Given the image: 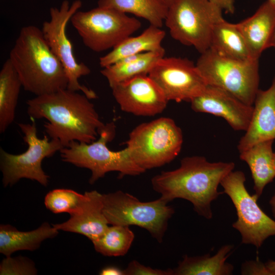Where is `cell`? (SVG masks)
<instances>
[{
    "label": "cell",
    "mask_w": 275,
    "mask_h": 275,
    "mask_svg": "<svg viewBox=\"0 0 275 275\" xmlns=\"http://www.w3.org/2000/svg\"><path fill=\"white\" fill-rule=\"evenodd\" d=\"M90 100L84 94L61 89L28 100L27 113L32 119H46L47 135L64 147L73 141L89 144L105 125Z\"/></svg>",
    "instance_id": "obj_1"
},
{
    "label": "cell",
    "mask_w": 275,
    "mask_h": 275,
    "mask_svg": "<svg viewBox=\"0 0 275 275\" xmlns=\"http://www.w3.org/2000/svg\"><path fill=\"white\" fill-rule=\"evenodd\" d=\"M234 167L232 162H211L203 156L185 157L178 168L154 176L151 184L168 203L177 198L187 200L198 215L210 219L213 215L211 204L223 193L218 191V186Z\"/></svg>",
    "instance_id": "obj_2"
},
{
    "label": "cell",
    "mask_w": 275,
    "mask_h": 275,
    "mask_svg": "<svg viewBox=\"0 0 275 275\" xmlns=\"http://www.w3.org/2000/svg\"><path fill=\"white\" fill-rule=\"evenodd\" d=\"M8 59L25 91L39 96L67 88L64 68L37 26L22 28Z\"/></svg>",
    "instance_id": "obj_3"
},
{
    "label": "cell",
    "mask_w": 275,
    "mask_h": 275,
    "mask_svg": "<svg viewBox=\"0 0 275 275\" xmlns=\"http://www.w3.org/2000/svg\"><path fill=\"white\" fill-rule=\"evenodd\" d=\"M115 133L114 122L105 124L99 131L98 140L89 144L73 141L62 148L60 151L62 159L77 167L90 170L91 184L109 172H118L119 178L145 172L146 171L134 161L127 147L118 151L108 148L107 144L113 140Z\"/></svg>",
    "instance_id": "obj_4"
},
{
    "label": "cell",
    "mask_w": 275,
    "mask_h": 275,
    "mask_svg": "<svg viewBox=\"0 0 275 275\" xmlns=\"http://www.w3.org/2000/svg\"><path fill=\"white\" fill-rule=\"evenodd\" d=\"M196 66L207 85L223 89L249 105L259 90V60H238L210 49L201 53Z\"/></svg>",
    "instance_id": "obj_5"
},
{
    "label": "cell",
    "mask_w": 275,
    "mask_h": 275,
    "mask_svg": "<svg viewBox=\"0 0 275 275\" xmlns=\"http://www.w3.org/2000/svg\"><path fill=\"white\" fill-rule=\"evenodd\" d=\"M182 143L180 127L173 119L162 117L134 128L126 147L136 163L146 171L172 161L179 154Z\"/></svg>",
    "instance_id": "obj_6"
},
{
    "label": "cell",
    "mask_w": 275,
    "mask_h": 275,
    "mask_svg": "<svg viewBox=\"0 0 275 275\" xmlns=\"http://www.w3.org/2000/svg\"><path fill=\"white\" fill-rule=\"evenodd\" d=\"M222 11L209 0H177L168 8L164 22L174 39L201 53L210 47L213 26L223 18Z\"/></svg>",
    "instance_id": "obj_7"
},
{
    "label": "cell",
    "mask_w": 275,
    "mask_h": 275,
    "mask_svg": "<svg viewBox=\"0 0 275 275\" xmlns=\"http://www.w3.org/2000/svg\"><path fill=\"white\" fill-rule=\"evenodd\" d=\"M103 213L109 224L138 226L147 230L159 243L174 213L173 208L160 198L141 202L121 190L103 194Z\"/></svg>",
    "instance_id": "obj_8"
},
{
    "label": "cell",
    "mask_w": 275,
    "mask_h": 275,
    "mask_svg": "<svg viewBox=\"0 0 275 275\" xmlns=\"http://www.w3.org/2000/svg\"><path fill=\"white\" fill-rule=\"evenodd\" d=\"M70 21L84 45L96 52L112 49L142 25L139 19L125 13L100 6L78 11Z\"/></svg>",
    "instance_id": "obj_9"
},
{
    "label": "cell",
    "mask_w": 275,
    "mask_h": 275,
    "mask_svg": "<svg viewBox=\"0 0 275 275\" xmlns=\"http://www.w3.org/2000/svg\"><path fill=\"white\" fill-rule=\"evenodd\" d=\"M18 126L24 134L23 139L28 148L19 154H11L1 148L0 166L4 186H12L20 179L26 178L46 186L49 176L43 170L42 162L44 158L60 151L64 146L59 140L50 141L45 135L43 139L39 138L34 122L31 124L19 123Z\"/></svg>",
    "instance_id": "obj_10"
},
{
    "label": "cell",
    "mask_w": 275,
    "mask_h": 275,
    "mask_svg": "<svg viewBox=\"0 0 275 275\" xmlns=\"http://www.w3.org/2000/svg\"><path fill=\"white\" fill-rule=\"evenodd\" d=\"M245 180L243 172L232 171L220 184L235 206L237 219L232 227L240 233L241 242L259 249L267 238L275 236V219L259 207L258 197L249 194L245 186Z\"/></svg>",
    "instance_id": "obj_11"
},
{
    "label": "cell",
    "mask_w": 275,
    "mask_h": 275,
    "mask_svg": "<svg viewBox=\"0 0 275 275\" xmlns=\"http://www.w3.org/2000/svg\"><path fill=\"white\" fill-rule=\"evenodd\" d=\"M80 0L74 1L71 5L64 1L60 8L50 9V19L44 21L41 31L43 36L53 53L63 65L67 78V89L74 91H81L90 99L97 98L93 90L81 85L78 79L86 76L91 70L84 63H78L73 52L71 43L66 35V26L72 16L81 7Z\"/></svg>",
    "instance_id": "obj_12"
},
{
    "label": "cell",
    "mask_w": 275,
    "mask_h": 275,
    "mask_svg": "<svg viewBox=\"0 0 275 275\" xmlns=\"http://www.w3.org/2000/svg\"><path fill=\"white\" fill-rule=\"evenodd\" d=\"M148 75L168 101L190 102L207 86L196 64L186 58L163 57Z\"/></svg>",
    "instance_id": "obj_13"
},
{
    "label": "cell",
    "mask_w": 275,
    "mask_h": 275,
    "mask_svg": "<svg viewBox=\"0 0 275 275\" xmlns=\"http://www.w3.org/2000/svg\"><path fill=\"white\" fill-rule=\"evenodd\" d=\"M111 89L121 109L136 116H152L160 114L169 101L148 75L134 76L114 85Z\"/></svg>",
    "instance_id": "obj_14"
},
{
    "label": "cell",
    "mask_w": 275,
    "mask_h": 275,
    "mask_svg": "<svg viewBox=\"0 0 275 275\" xmlns=\"http://www.w3.org/2000/svg\"><path fill=\"white\" fill-rule=\"evenodd\" d=\"M190 102L195 112L222 117L237 131L246 130L253 111V105H248L229 92L209 85Z\"/></svg>",
    "instance_id": "obj_15"
},
{
    "label": "cell",
    "mask_w": 275,
    "mask_h": 275,
    "mask_svg": "<svg viewBox=\"0 0 275 275\" xmlns=\"http://www.w3.org/2000/svg\"><path fill=\"white\" fill-rule=\"evenodd\" d=\"M245 131L237 146L239 152L258 143L275 140V75L267 89L258 91L251 119Z\"/></svg>",
    "instance_id": "obj_16"
},
{
    "label": "cell",
    "mask_w": 275,
    "mask_h": 275,
    "mask_svg": "<svg viewBox=\"0 0 275 275\" xmlns=\"http://www.w3.org/2000/svg\"><path fill=\"white\" fill-rule=\"evenodd\" d=\"M85 198L78 210L67 221L52 225L58 230L81 234L93 241L108 227L103 213V194L96 190L86 191Z\"/></svg>",
    "instance_id": "obj_17"
},
{
    "label": "cell",
    "mask_w": 275,
    "mask_h": 275,
    "mask_svg": "<svg viewBox=\"0 0 275 275\" xmlns=\"http://www.w3.org/2000/svg\"><path fill=\"white\" fill-rule=\"evenodd\" d=\"M236 24L245 40L252 58L259 60L262 53L270 47L275 28V5L267 0L252 16Z\"/></svg>",
    "instance_id": "obj_18"
},
{
    "label": "cell",
    "mask_w": 275,
    "mask_h": 275,
    "mask_svg": "<svg viewBox=\"0 0 275 275\" xmlns=\"http://www.w3.org/2000/svg\"><path fill=\"white\" fill-rule=\"evenodd\" d=\"M165 36L161 28L150 24L140 35L126 38L100 57L99 65L103 68L129 56L146 52H165L161 45Z\"/></svg>",
    "instance_id": "obj_19"
},
{
    "label": "cell",
    "mask_w": 275,
    "mask_h": 275,
    "mask_svg": "<svg viewBox=\"0 0 275 275\" xmlns=\"http://www.w3.org/2000/svg\"><path fill=\"white\" fill-rule=\"evenodd\" d=\"M274 140L258 143L239 152L241 160L249 167L254 181L255 194L259 198L265 187L275 178L272 144Z\"/></svg>",
    "instance_id": "obj_20"
},
{
    "label": "cell",
    "mask_w": 275,
    "mask_h": 275,
    "mask_svg": "<svg viewBox=\"0 0 275 275\" xmlns=\"http://www.w3.org/2000/svg\"><path fill=\"white\" fill-rule=\"evenodd\" d=\"M58 232L59 230L47 222L35 230L25 232L19 231L10 225H1L0 253L10 257L18 251H34L43 241L56 237Z\"/></svg>",
    "instance_id": "obj_21"
},
{
    "label": "cell",
    "mask_w": 275,
    "mask_h": 275,
    "mask_svg": "<svg viewBox=\"0 0 275 275\" xmlns=\"http://www.w3.org/2000/svg\"><path fill=\"white\" fill-rule=\"evenodd\" d=\"M233 246L226 244L221 247L216 254L201 256L185 255L178 266L173 269L174 275H229L233 266L226 262L232 253Z\"/></svg>",
    "instance_id": "obj_22"
},
{
    "label": "cell",
    "mask_w": 275,
    "mask_h": 275,
    "mask_svg": "<svg viewBox=\"0 0 275 275\" xmlns=\"http://www.w3.org/2000/svg\"><path fill=\"white\" fill-rule=\"evenodd\" d=\"M165 52H146L124 58L100 71L110 87L140 75H148Z\"/></svg>",
    "instance_id": "obj_23"
},
{
    "label": "cell",
    "mask_w": 275,
    "mask_h": 275,
    "mask_svg": "<svg viewBox=\"0 0 275 275\" xmlns=\"http://www.w3.org/2000/svg\"><path fill=\"white\" fill-rule=\"evenodd\" d=\"M209 49L230 58L242 60L253 59L236 23H230L224 18L213 26Z\"/></svg>",
    "instance_id": "obj_24"
},
{
    "label": "cell",
    "mask_w": 275,
    "mask_h": 275,
    "mask_svg": "<svg viewBox=\"0 0 275 275\" xmlns=\"http://www.w3.org/2000/svg\"><path fill=\"white\" fill-rule=\"evenodd\" d=\"M20 79L8 59L0 71V132L13 122L21 87Z\"/></svg>",
    "instance_id": "obj_25"
},
{
    "label": "cell",
    "mask_w": 275,
    "mask_h": 275,
    "mask_svg": "<svg viewBox=\"0 0 275 275\" xmlns=\"http://www.w3.org/2000/svg\"><path fill=\"white\" fill-rule=\"evenodd\" d=\"M98 6L131 13L147 20L150 24L161 28L168 8L157 0H99Z\"/></svg>",
    "instance_id": "obj_26"
},
{
    "label": "cell",
    "mask_w": 275,
    "mask_h": 275,
    "mask_svg": "<svg viewBox=\"0 0 275 275\" xmlns=\"http://www.w3.org/2000/svg\"><path fill=\"white\" fill-rule=\"evenodd\" d=\"M134 238L129 226L112 225L98 239L92 241L95 251L105 256H123L130 249Z\"/></svg>",
    "instance_id": "obj_27"
},
{
    "label": "cell",
    "mask_w": 275,
    "mask_h": 275,
    "mask_svg": "<svg viewBox=\"0 0 275 275\" xmlns=\"http://www.w3.org/2000/svg\"><path fill=\"white\" fill-rule=\"evenodd\" d=\"M85 198V194H79L72 189L58 188L50 191L45 196V205L54 213L76 212Z\"/></svg>",
    "instance_id": "obj_28"
},
{
    "label": "cell",
    "mask_w": 275,
    "mask_h": 275,
    "mask_svg": "<svg viewBox=\"0 0 275 275\" xmlns=\"http://www.w3.org/2000/svg\"><path fill=\"white\" fill-rule=\"evenodd\" d=\"M37 272L35 263L24 257H6L0 265L1 275H34Z\"/></svg>",
    "instance_id": "obj_29"
},
{
    "label": "cell",
    "mask_w": 275,
    "mask_h": 275,
    "mask_svg": "<svg viewBox=\"0 0 275 275\" xmlns=\"http://www.w3.org/2000/svg\"><path fill=\"white\" fill-rule=\"evenodd\" d=\"M123 271L124 275H173V269L153 268L141 264L135 260L130 262Z\"/></svg>",
    "instance_id": "obj_30"
},
{
    "label": "cell",
    "mask_w": 275,
    "mask_h": 275,
    "mask_svg": "<svg viewBox=\"0 0 275 275\" xmlns=\"http://www.w3.org/2000/svg\"><path fill=\"white\" fill-rule=\"evenodd\" d=\"M241 272L242 274L272 275L265 264L258 260L245 262L242 265Z\"/></svg>",
    "instance_id": "obj_31"
},
{
    "label": "cell",
    "mask_w": 275,
    "mask_h": 275,
    "mask_svg": "<svg viewBox=\"0 0 275 275\" xmlns=\"http://www.w3.org/2000/svg\"><path fill=\"white\" fill-rule=\"evenodd\" d=\"M226 13L233 14L235 11L234 0H209Z\"/></svg>",
    "instance_id": "obj_32"
},
{
    "label": "cell",
    "mask_w": 275,
    "mask_h": 275,
    "mask_svg": "<svg viewBox=\"0 0 275 275\" xmlns=\"http://www.w3.org/2000/svg\"><path fill=\"white\" fill-rule=\"evenodd\" d=\"M99 274L101 275H124L123 270L114 266H108L103 268Z\"/></svg>",
    "instance_id": "obj_33"
},
{
    "label": "cell",
    "mask_w": 275,
    "mask_h": 275,
    "mask_svg": "<svg viewBox=\"0 0 275 275\" xmlns=\"http://www.w3.org/2000/svg\"><path fill=\"white\" fill-rule=\"evenodd\" d=\"M265 264L271 274L275 275V261L269 260Z\"/></svg>",
    "instance_id": "obj_34"
},
{
    "label": "cell",
    "mask_w": 275,
    "mask_h": 275,
    "mask_svg": "<svg viewBox=\"0 0 275 275\" xmlns=\"http://www.w3.org/2000/svg\"><path fill=\"white\" fill-rule=\"evenodd\" d=\"M269 203L271 207L272 213L275 219V193L270 199Z\"/></svg>",
    "instance_id": "obj_35"
},
{
    "label": "cell",
    "mask_w": 275,
    "mask_h": 275,
    "mask_svg": "<svg viewBox=\"0 0 275 275\" xmlns=\"http://www.w3.org/2000/svg\"><path fill=\"white\" fill-rule=\"evenodd\" d=\"M160 3L169 8L177 0H157Z\"/></svg>",
    "instance_id": "obj_36"
},
{
    "label": "cell",
    "mask_w": 275,
    "mask_h": 275,
    "mask_svg": "<svg viewBox=\"0 0 275 275\" xmlns=\"http://www.w3.org/2000/svg\"><path fill=\"white\" fill-rule=\"evenodd\" d=\"M271 47L275 48V28L270 42V47Z\"/></svg>",
    "instance_id": "obj_37"
},
{
    "label": "cell",
    "mask_w": 275,
    "mask_h": 275,
    "mask_svg": "<svg viewBox=\"0 0 275 275\" xmlns=\"http://www.w3.org/2000/svg\"><path fill=\"white\" fill-rule=\"evenodd\" d=\"M273 164L275 168V153H273Z\"/></svg>",
    "instance_id": "obj_38"
},
{
    "label": "cell",
    "mask_w": 275,
    "mask_h": 275,
    "mask_svg": "<svg viewBox=\"0 0 275 275\" xmlns=\"http://www.w3.org/2000/svg\"><path fill=\"white\" fill-rule=\"evenodd\" d=\"M275 5V0H269Z\"/></svg>",
    "instance_id": "obj_39"
}]
</instances>
